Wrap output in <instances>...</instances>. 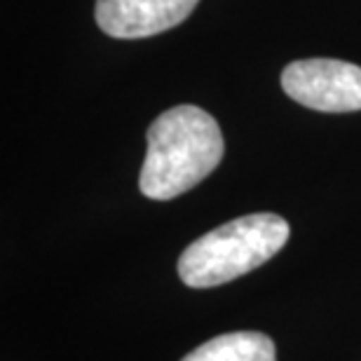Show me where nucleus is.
Wrapping results in <instances>:
<instances>
[{
	"mask_svg": "<svg viewBox=\"0 0 361 361\" xmlns=\"http://www.w3.org/2000/svg\"><path fill=\"white\" fill-rule=\"evenodd\" d=\"M139 188L150 200H174L204 180L223 160L221 127L197 106H174L153 120L146 134Z\"/></svg>",
	"mask_w": 361,
	"mask_h": 361,
	"instance_id": "nucleus-1",
	"label": "nucleus"
},
{
	"mask_svg": "<svg viewBox=\"0 0 361 361\" xmlns=\"http://www.w3.org/2000/svg\"><path fill=\"white\" fill-rule=\"evenodd\" d=\"M291 228L277 214H249L195 240L178 258V277L190 288L240 279L268 263L286 244Z\"/></svg>",
	"mask_w": 361,
	"mask_h": 361,
	"instance_id": "nucleus-2",
	"label": "nucleus"
},
{
	"mask_svg": "<svg viewBox=\"0 0 361 361\" xmlns=\"http://www.w3.org/2000/svg\"><path fill=\"white\" fill-rule=\"evenodd\" d=\"M286 97L319 113L361 111V68L341 59H300L281 73Z\"/></svg>",
	"mask_w": 361,
	"mask_h": 361,
	"instance_id": "nucleus-3",
	"label": "nucleus"
},
{
	"mask_svg": "<svg viewBox=\"0 0 361 361\" xmlns=\"http://www.w3.org/2000/svg\"><path fill=\"white\" fill-rule=\"evenodd\" d=\"M200 0H97L94 17L111 38H150L190 17Z\"/></svg>",
	"mask_w": 361,
	"mask_h": 361,
	"instance_id": "nucleus-4",
	"label": "nucleus"
},
{
	"mask_svg": "<svg viewBox=\"0 0 361 361\" xmlns=\"http://www.w3.org/2000/svg\"><path fill=\"white\" fill-rule=\"evenodd\" d=\"M180 361H277L272 338L258 331L216 336Z\"/></svg>",
	"mask_w": 361,
	"mask_h": 361,
	"instance_id": "nucleus-5",
	"label": "nucleus"
}]
</instances>
